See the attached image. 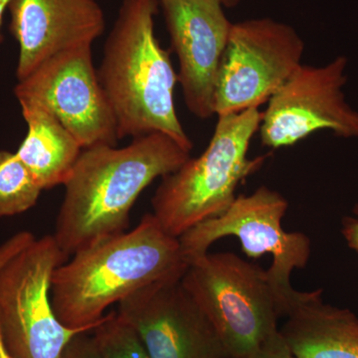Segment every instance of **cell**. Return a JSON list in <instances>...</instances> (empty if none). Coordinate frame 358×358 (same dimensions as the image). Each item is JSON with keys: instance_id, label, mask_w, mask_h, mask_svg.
I'll return each instance as SVG.
<instances>
[{"instance_id": "obj_20", "label": "cell", "mask_w": 358, "mask_h": 358, "mask_svg": "<svg viewBox=\"0 0 358 358\" xmlns=\"http://www.w3.org/2000/svg\"><path fill=\"white\" fill-rule=\"evenodd\" d=\"M355 213L358 215V205L355 206ZM343 232L348 247L358 253V219L345 217L343 220Z\"/></svg>"}, {"instance_id": "obj_4", "label": "cell", "mask_w": 358, "mask_h": 358, "mask_svg": "<svg viewBox=\"0 0 358 358\" xmlns=\"http://www.w3.org/2000/svg\"><path fill=\"white\" fill-rule=\"evenodd\" d=\"M217 117L204 152L164 176L152 196V215L171 236L179 238L224 213L236 199L238 185L263 166L265 157H248L262 112L249 109Z\"/></svg>"}, {"instance_id": "obj_23", "label": "cell", "mask_w": 358, "mask_h": 358, "mask_svg": "<svg viewBox=\"0 0 358 358\" xmlns=\"http://www.w3.org/2000/svg\"><path fill=\"white\" fill-rule=\"evenodd\" d=\"M220 1L222 2L224 7L230 8V7L237 6L241 2V0H220Z\"/></svg>"}, {"instance_id": "obj_21", "label": "cell", "mask_w": 358, "mask_h": 358, "mask_svg": "<svg viewBox=\"0 0 358 358\" xmlns=\"http://www.w3.org/2000/svg\"><path fill=\"white\" fill-rule=\"evenodd\" d=\"M9 2H10V0H0V42L3 39L1 33L2 21H3L4 13L8 8Z\"/></svg>"}, {"instance_id": "obj_18", "label": "cell", "mask_w": 358, "mask_h": 358, "mask_svg": "<svg viewBox=\"0 0 358 358\" xmlns=\"http://www.w3.org/2000/svg\"><path fill=\"white\" fill-rule=\"evenodd\" d=\"M92 331L77 334L66 348L62 358H103Z\"/></svg>"}, {"instance_id": "obj_12", "label": "cell", "mask_w": 358, "mask_h": 358, "mask_svg": "<svg viewBox=\"0 0 358 358\" xmlns=\"http://www.w3.org/2000/svg\"><path fill=\"white\" fill-rule=\"evenodd\" d=\"M171 47L178 59L188 110L200 120L215 115L216 82L233 23L220 0H159Z\"/></svg>"}, {"instance_id": "obj_15", "label": "cell", "mask_w": 358, "mask_h": 358, "mask_svg": "<svg viewBox=\"0 0 358 358\" xmlns=\"http://www.w3.org/2000/svg\"><path fill=\"white\" fill-rule=\"evenodd\" d=\"M20 105L27 134L16 155L42 190L64 185L83 148L49 110L34 103Z\"/></svg>"}, {"instance_id": "obj_5", "label": "cell", "mask_w": 358, "mask_h": 358, "mask_svg": "<svg viewBox=\"0 0 358 358\" xmlns=\"http://www.w3.org/2000/svg\"><path fill=\"white\" fill-rule=\"evenodd\" d=\"M181 284L211 322L230 358L256 352L282 317L267 271L230 252L188 264Z\"/></svg>"}, {"instance_id": "obj_8", "label": "cell", "mask_w": 358, "mask_h": 358, "mask_svg": "<svg viewBox=\"0 0 358 358\" xmlns=\"http://www.w3.org/2000/svg\"><path fill=\"white\" fill-rule=\"evenodd\" d=\"M305 42L293 26L270 17L233 23L224 51L215 115L259 109L303 62Z\"/></svg>"}, {"instance_id": "obj_9", "label": "cell", "mask_w": 358, "mask_h": 358, "mask_svg": "<svg viewBox=\"0 0 358 358\" xmlns=\"http://www.w3.org/2000/svg\"><path fill=\"white\" fill-rule=\"evenodd\" d=\"M20 103L41 106L55 115L82 148L115 147L117 122L99 80L91 45L61 52L18 81Z\"/></svg>"}, {"instance_id": "obj_10", "label": "cell", "mask_w": 358, "mask_h": 358, "mask_svg": "<svg viewBox=\"0 0 358 358\" xmlns=\"http://www.w3.org/2000/svg\"><path fill=\"white\" fill-rule=\"evenodd\" d=\"M348 65L343 55L320 67L301 64L262 113L259 134L264 147H291L319 131L358 138V110L343 92Z\"/></svg>"}, {"instance_id": "obj_13", "label": "cell", "mask_w": 358, "mask_h": 358, "mask_svg": "<svg viewBox=\"0 0 358 358\" xmlns=\"http://www.w3.org/2000/svg\"><path fill=\"white\" fill-rule=\"evenodd\" d=\"M7 9L20 47L17 81L61 52L92 46L106 29L96 0H10Z\"/></svg>"}, {"instance_id": "obj_6", "label": "cell", "mask_w": 358, "mask_h": 358, "mask_svg": "<svg viewBox=\"0 0 358 358\" xmlns=\"http://www.w3.org/2000/svg\"><path fill=\"white\" fill-rule=\"evenodd\" d=\"M288 208V200L267 186L240 195L224 213L197 224L178 238L186 262L204 256L214 242L227 236L237 237L249 258L268 254L273 264L268 275L282 317H286L303 294L292 287V272L305 268L312 252L307 235L282 229Z\"/></svg>"}, {"instance_id": "obj_14", "label": "cell", "mask_w": 358, "mask_h": 358, "mask_svg": "<svg viewBox=\"0 0 358 358\" xmlns=\"http://www.w3.org/2000/svg\"><path fill=\"white\" fill-rule=\"evenodd\" d=\"M280 329L296 358H358V317L322 301V289L303 293Z\"/></svg>"}, {"instance_id": "obj_2", "label": "cell", "mask_w": 358, "mask_h": 358, "mask_svg": "<svg viewBox=\"0 0 358 358\" xmlns=\"http://www.w3.org/2000/svg\"><path fill=\"white\" fill-rule=\"evenodd\" d=\"M187 267L178 238L148 213L133 230L79 250L59 266L52 306L65 327L93 331L110 306L150 285L181 279Z\"/></svg>"}, {"instance_id": "obj_11", "label": "cell", "mask_w": 358, "mask_h": 358, "mask_svg": "<svg viewBox=\"0 0 358 358\" xmlns=\"http://www.w3.org/2000/svg\"><path fill=\"white\" fill-rule=\"evenodd\" d=\"M117 313L150 358H230L181 279L141 289L122 301Z\"/></svg>"}, {"instance_id": "obj_22", "label": "cell", "mask_w": 358, "mask_h": 358, "mask_svg": "<svg viewBox=\"0 0 358 358\" xmlns=\"http://www.w3.org/2000/svg\"><path fill=\"white\" fill-rule=\"evenodd\" d=\"M0 358H13L8 350H7L6 345H4L1 331H0Z\"/></svg>"}, {"instance_id": "obj_19", "label": "cell", "mask_w": 358, "mask_h": 358, "mask_svg": "<svg viewBox=\"0 0 358 358\" xmlns=\"http://www.w3.org/2000/svg\"><path fill=\"white\" fill-rule=\"evenodd\" d=\"M245 358H296L282 338L280 329L275 331L256 352Z\"/></svg>"}, {"instance_id": "obj_16", "label": "cell", "mask_w": 358, "mask_h": 358, "mask_svg": "<svg viewBox=\"0 0 358 358\" xmlns=\"http://www.w3.org/2000/svg\"><path fill=\"white\" fill-rule=\"evenodd\" d=\"M42 192L16 152L0 150V217L29 210Z\"/></svg>"}, {"instance_id": "obj_17", "label": "cell", "mask_w": 358, "mask_h": 358, "mask_svg": "<svg viewBox=\"0 0 358 358\" xmlns=\"http://www.w3.org/2000/svg\"><path fill=\"white\" fill-rule=\"evenodd\" d=\"M92 333L103 358H150L133 327L117 312L107 313Z\"/></svg>"}, {"instance_id": "obj_3", "label": "cell", "mask_w": 358, "mask_h": 358, "mask_svg": "<svg viewBox=\"0 0 358 358\" xmlns=\"http://www.w3.org/2000/svg\"><path fill=\"white\" fill-rule=\"evenodd\" d=\"M159 7V0H122L96 72L119 140L162 133L192 150L174 103L178 73L155 36Z\"/></svg>"}, {"instance_id": "obj_1", "label": "cell", "mask_w": 358, "mask_h": 358, "mask_svg": "<svg viewBox=\"0 0 358 358\" xmlns=\"http://www.w3.org/2000/svg\"><path fill=\"white\" fill-rule=\"evenodd\" d=\"M192 150L162 133L127 147L84 148L65 182L53 237L66 256L124 232L138 196L155 179L173 173Z\"/></svg>"}, {"instance_id": "obj_7", "label": "cell", "mask_w": 358, "mask_h": 358, "mask_svg": "<svg viewBox=\"0 0 358 358\" xmlns=\"http://www.w3.org/2000/svg\"><path fill=\"white\" fill-rule=\"evenodd\" d=\"M68 257L53 235L34 240L0 266V331L13 358H62L77 334L54 312L52 278Z\"/></svg>"}]
</instances>
